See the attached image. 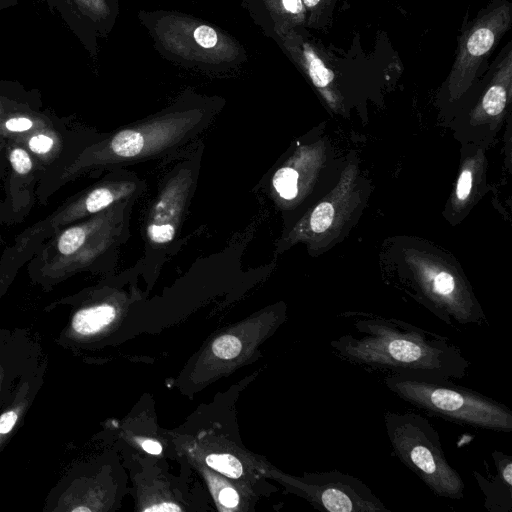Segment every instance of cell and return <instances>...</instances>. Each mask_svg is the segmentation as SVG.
Listing matches in <instances>:
<instances>
[{
    "label": "cell",
    "instance_id": "9c48e42d",
    "mask_svg": "<svg viewBox=\"0 0 512 512\" xmlns=\"http://www.w3.org/2000/svg\"><path fill=\"white\" fill-rule=\"evenodd\" d=\"M116 309L110 304H100L79 310L72 319L73 330L80 335H92L113 322Z\"/></svg>",
    "mask_w": 512,
    "mask_h": 512
},
{
    "label": "cell",
    "instance_id": "8fae6325",
    "mask_svg": "<svg viewBox=\"0 0 512 512\" xmlns=\"http://www.w3.org/2000/svg\"><path fill=\"white\" fill-rule=\"evenodd\" d=\"M303 53L307 72L313 84L321 89L329 88L335 78L334 72L310 46L305 45Z\"/></svg>",
    "mask_w": 512,
    "mask_h": 512
},
{
    "label": "cell",
    "instance_id": "83f0119b",
    "mask_svg": "<svg viewBox=\"0 0 512 512\" xmlns=\"http://www.w3.org/2000/svg\"><path fill=\"white\" fill-rule=\"evenodd\" d=\"M73 511H90V509L86 507H77L74 508Z\"/></svg>",
    "mask_w": 512,
    "mask_h": 512
},
{
    "label": "cell",
    "instance_id": "6da1fadb",
    "mask_svg": "<svg viewBox=\"0 0 512 512\" xmlns=\"http://www.w3.org/2000/svg\"><path fill=\"white\" fill-rule=\"evenodd\" d=\"M352 326L354 334L329 346L341 359L369 370L455 380L471 365L450 338L402 320L367 315Z\"/></svg>",
    "mask_w": 512,
    "mask_h": 512
},
{
    "label": "cell",
    "instance_id": "8992f818",
    "mask_svg": "<svg viewBox=\"0 0 512 512\" xmlns=\"http://www.w3.org/2000/svg\"><path fill=\"white\" fill-rule=\"evenodd\" d=\"M494 473L473 470V476L484 496V508L489 512L512 511V457L500 450L491 454Z\"/></svg>",
    "mask_w": 512,
    "mask_h": 512
},
{
    "label": "cell",
    "instance_id": "ffe728a7",
    "mask_svg": "<svg viewBox=\"0 0 512 512\" xmlns=\"http://www.w3.org/2000/svg\"><path fill=\"white\" fill-rule=\"evenodd\" d=\"M53 139L47 135L38 134L29 140L30 149L37 154H44L51 150Z\"/></svg>",
    "mask_w": 512,
    "mask_h": 512
},
{
    "label": "cell",
    "instance_id": "9a60e30c",
    "mask_svg": "<svg viewBox=\"0 0 512 512\" xmlns=\"http://www.w3.org/2000/svg\"><path fill=\"white\" fill-rule=\"evenodd\" d=\"M85 230L81 227H72L62 233L58 240V249L63 255H71L84 243Z\"/></svg>",
    "mask_w": 512,
    "mask_h": 512
},
{
    "label": "cell",
    "instance_id": "e0dca14e",
    "mask_svg": "<svg viewBox=\"0 0 512 512\" xmlns=\"http://www.w3.org/2000/svg\"><path fill=\"white\" fill-rule=\"evenodd\" d=\"M10 162L13 169L19 174H27L32 169L30 156L22 148H15L11 151Z\"/></svg>",
    "mask_w": 512,
    "mask_h": 512
},
{
    "label": "cell",
    "instance_id": "52a82bcc",
    "mask_svg": "<svg viewBox=\"0 0 512 512\" xmlns=\"http://www.w3.org/2000/svg\"><path fill=\"white\" fill-rule=\"evenodd\" d=\"M186 182L187 180L171 182L156 202L147 226V235L151 242L166 244L174 238L185 200Z\"/></svg>",
    "mask_w": 512,
    "mask_h": 512
},
{
    "label": "cell",
    "instance_id": "7a4b0ae2",
    "mask_svg": "<svg viewBox=\"0 0 512 512\" xmlns=\"http://www.w3.org/2000/svg\"><path fill=\"white\" fill-rule=\"evenodd\" d=\"M385 386L411 405L444 420L492 432L512 431V410L451 379L386 375Z\"/></svg>",
    "mask_w": 512,
    "mask_h": 512
},
{
    "label": "cell",
    "instance_id": "cb8c5ba5",
    "mask_svg": "<svg viewBox=\"0 0 512 512\" xmlns=\"http://www.w3.org/2000/svg\"><path fill=\"white\" fill-rule=\"evenodd\" d=\"M145 512H175L181 511V508L175 503L164 502L147 507L144 509Z\"/></svg>",
    "mask_w": 512,
    "mask_h": 512
},
{
    "label": "cell",
    "instance_id": "d6986e66",
    "mask_svg": "<svg viewBox=\"0 0 512 512\" xmlns=\"http://www.w3.org/2000/svg\"><path fill=\"white\" fill-rule=\"evenodd\" d=\"M472 187V173L469 169H464L458 179L456 195L460 201H464L470 194Z\"/></svg>",
    "mask_w": 512,
    "mask_h": 512
},
{
    "label": "cell",
    "instance_id": "4316f807",
    "mask_svg": "<svg viewBox=\"0 0 512 512\" xmlns=\"http://www.w3.org/2000/svg\"><path fill=\"white\" fill-rule=\"evenodd\" d=\"M302 2L309 9H316L319 6H324V9L326 10L331 0H302Z\"/></svg>",
    "mask_w": 512,
    "mask_h": 512
},
{
    "label": "cell",
    "instance_id": "484cf974",
    "mask_svg": "<svg viewBox=\"0 0 512 512\" xmlns=\"http://www.w3.org/2000/svg\"><path fill=\"white\" fill-rule=\"evenodd\" d=\"M142 448L153 455H158L162 452V446L158 441H154L151 439L145 440L142 442Z\"/></svg>",
    "mask_w": 512,
    "mask_h": 512
},
{
    "label": "cell",
    "instance_id": "5b68a950",
    "mask_svg": "<svg viewBox=\"0 0 512 512\" xmlns=\"http://www.w3.org/2000/svg\"><path fill=\"white\" fill-rule=\"evenodd\" d=\"M307 499L328 512H391L359 478L339 470L308 474L300 481Z\"/></svg>",
    "mask_w": 512,
    "mask_h": 512
},
{
    "label": "cell",
    "instance_id": "44dd1931",
    "mask_svg": "<svg viewBox=\"0 0 512 512\" xmlns=\"http://www.w3.org/2000/svg\"><path fill=\"white\" fill-rule=\"evenodd\" d=\"M219 501L227 508H234L239 503V495L233 488L225 487L219 493Z\"/></svg>",
    "mask_w": 512,
    "mask_h": 512
},
{
    "label": "cell",
    "instance_id": "2e32d148",
    "mask_svg": "<svg viewBox=\"0 0 512 512\" xmlns=\"http://www.w3.org/2000/svg\"><path fill=\"white\" fill-rule=\"evenodd\" d=\"M334 208L328 202L319 204L312 212L310 218L311 229L316 233H322L332 224Z\"/></svg>",
    "mask_w": 512,
    "mask_h": 512
},
{
    "label": "cell",
    "instance_id": "7402d4cb",
    "mask_svg": "<svg viewBox=\"0 0 512 512\" xmlns=\"http://www.w3.org/2000/svg\"><path fill=\"white\" fill-rule=\"evenodd\" d=\"M32 125V121L25 117L11 118L5 123L6 128L13 132L27 131Z\"/></svg>",
    "mask_w": 512,
    "mask_h": 512
},
{
    "label": "cell",
    "instance_id": "3957f363",
    "mask_svg": "<svg viewBox=\"0 0 512 512\" xmlns=\"http://www.w3.org/2000/svg\"><path fill=\"white\" fill-rule=\"evenodd\" d=\"M384 426L393 455L435 496L463 499L464 481L448 462L440 436L426 417L415 412L387 410Z\"/></svg>",
    "mask_w": 512,
    "mask_h": 512
},
{
    "label": "cell",
    "instance_id": "5bb4252c",
    "mask_svg": "<svg viewBox=\"0 0 512 512\" xmlns=\"http://www.w3.org/2000/svg\"><path fill=\"white\" fill-rule=\"evenodd\" d=\"M242 349V343L234 335H223L218 337L212 343L213 354L224 360H230L239 355Z\"/></svg>",
    "mask_w": 512,
    "mask_h": 512
},
{
    "label": "cell",
    "instance_id": "7c38bea8",
    "mask_svg": "<svg viewBox=\"0 0 512 512\" xmlns=\"http://www.w3.org/2000/svg\"><path fill=\"white\" fill-rule=\"evenodd\" d=\"M205 461L209 467L228 478L237 479L243 473L241 462L231 454H209Z\"/></svg>",
    "mask_w": 512,
    "mask_h": 512
},
{
    "label": "cell",
    "instance_id": "30bf717a",
    "mask_svg": "<svg viewBox=\"0 0 512 512\" xmlns=\"http://www.w3.org/2000/svg\"><path fill=\"white\" fill-rule=\"evenodd\" d=\"M131 183H122L115 187H101L91 191L85 199V209L89 213L103 210L119 198L130 194L133 190Z\"/></svg>",
    "mask_w": 512,
    "mask_h": 512
},
{
    "label": "cell",
    "instance_id": "4fadbf2b",
    "mask_svg": "<svg viewBox=\"0 0 512 512\" xmlns=\"http://www.w3.org/2000/svg\"><path fill=\"white\" fill-rule=\"evenodd\" d=\"M297 172L290 167L279 169L273 177V186L284 199H292L297 195Z\"/></svg>",
    "mask_w": 512,
    "mask_h": 512
},
{
    "label": "cell",
    "instance_id": "277c9868",
    "mask_svg": "<svg viewBox=\"0 0 512 512\" xmlns=\"http://www.w3.org/2000/svg\"><path fill=\"white\" fill-rule=\"evenodd\" d=\"M511 10V5L505 1L496 4L463 34L448 81L453 97L460 96L469 87L483 60L508 30Z\"/></svg>",
    "mask_w": 512,
    "mask_h": 512
},
{
    "label": "cell",
    "instance_id": "ac0fdd59",
    "mask_svg": "<svg viewBox=\"0 0 512 512\" xmlns=\"http://www.w3.org/2000/svg\"><path fill=\"white\" fill-rule=\"evenodd\" d=\"M194 38L203 48H212L217 43L216 32L214 29L206 25H201L195 29Z\"/></svg>",
    "mask_w": 512,
    "mask_h": 512
},
{
    "label": "cell",
    "instance_id": "603a6c76",
    "mask_svg": "<svg viewBox=\"0 0 512 512\" xmlns=\"http://www.w3.org/2000/svg\"><path fill=\"white\" fill-rule=\"evenodd\" d=\"M18 419L17 413L7 411L0 416V434L9 433L15 426Z\"/></svg>",
    "mask_w": 512,
    "mask_h": 512
},
{
    "label": "cell",
    "instance_id": "ba28073f",
    "mask_svg": "<svg viewBox=\"0 0 512 512\" xmlns=\"http://www.w3.org/2000/svg\"><path fill=\"white\" fill-rule=\"evenodd\" d=\"M512 79V50L508 49L494 73L490 86L481 101V110L489 116H498L505 109Z\"/></svg>",
    "mask_w": 512,
    "mask_h": 512
},
{
    "label": "cell",
    "instance_id": "d4e9b609",
    "mask_svg": "<svg viewBox=\"0 0 512 512\" xmlns=\"http://www.w3.org/2000/svg\"><path fill=\"white\" fill-rule=\"evenodd\" d=\"M282 4L285 10L292 14H300L303 11L302 0H282Z\"/></svg>",
    "mask_w": 512,
    "mask_h": 512
}]
</instances>
